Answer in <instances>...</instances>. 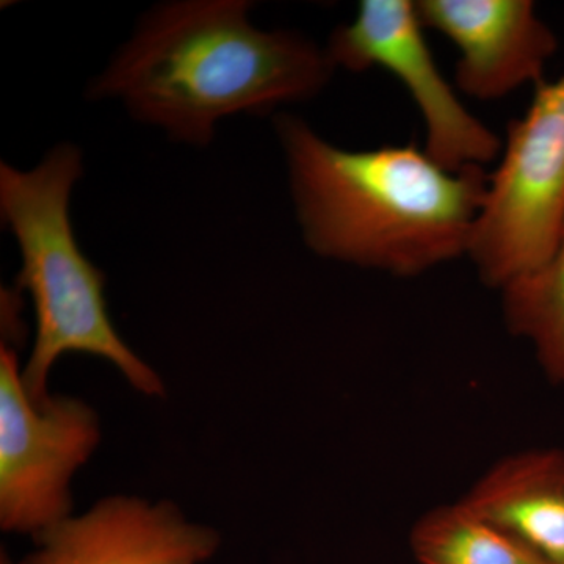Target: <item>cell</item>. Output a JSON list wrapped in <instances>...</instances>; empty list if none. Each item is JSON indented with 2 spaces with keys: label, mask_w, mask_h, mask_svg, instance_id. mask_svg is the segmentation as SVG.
I'll use <instances>...</instances> for the list:
<instances>
[{
  "label": "cell",
  "mask_w": 564,
  "mask_h": 564,
  "mask_svg": "<svg viewBox=\"0 0 564 564\" xmlns=\"http://www.w3.org/2000/svg\"><path fill=\"white\" fill-rule=\"evenodd\" d=\"M247 0H181L155 7L107 68L91 99H113L170 139L209 147L215 126L306 101L332 80L325 47L291 31H261Z\"/></svg>",
  "instance_id": "6da1fadb"
},
{
  "label": "cell",
  "mask_w": 564,
  "mask_h": 564,
  "mask_svg": "<svg viewBox=\"0 0 564 564\" xmlns=\"http://www.w3.org/2000/svg\"><path fill=\"white\" fill-rule=\"evenodd\" d=\"M304 243L321 258L415 276L467 256L489 176L452 173L414 144L348 151L274 117Z\"/></svg>",
  "instance_id": "7a4b0ae2"
},
{
  "label": "cell",
  "mask_w": 564,
  "mask_h": 564,
  "mask_svg": "<svg viewBox=\"0 0 564 564\" xmlns=\"http://www.w3.org/2000/svg\"><path fill=\"white\" fill-rule=\"evenodd\" d=\"M84 174V158L57 144L32 170L0 163V214L17 239L21 269L17 292H28L36 333L22 383L36 404L50 400L47 381L66 352L109 361L135 391L162 397L161 375L137 355L113 326L106 302V274L80 250L70 221V193Z\"/></svg>",
  "instance_id": "3957f363"
},
{
  "label": "cell",
  "mask_w": 564,
  "mask_h": 564,
  "mask_svg": "<svg viewBox=\"0 0 564 564\" xmlns=\"http://www.w3.org/2000/svg\"><path fill=\"white\" fill-rule=\"evenodd\" d=\"M563 236L564 74L536 85L524 117L508 124L467 256L480 280L502 291L544 265Z\"/></svg>",
  "instance_id": "277c9868"
},
{
  "label": "cell",
  "mask_w": 564,
  "mask_h": 564,
  "mask_svg": "<svg viewBox=\"0 0 564 564\" xmlns=\"http://www.w3.org/2000/svg\"><path fill=\"white\" fill-rule=\"evenodd\" d=\"M101 443V422L77 397L36 404L10 339L0 347V527L36 534L73 516L74 475Z\"/></svg>",
  "instance_id": "5b68a950"
},
{
  "label": "cell",
  "mask_w": 564,
  "mask_h": 564,
  "mask_svg": "<svg viewBox=\"0 0 564 564\" xmlns=\"http://www.w3.org/2000/svg\"><path fill=\"white\" fill-rule=\"evenodd\" d=\"M333 65L351 73L381 66L402 80L425 121L423 151L452 173L484 166L503 141L474 117L437 68L410 0H362L355 20L339 25L325 47Z\"/></svg>",
  "instance_id": "8992f818"
},
{
  "label": "cell",
  "mask_w": 564,
  "mask_h": 564,
  "mask_svg": "<svg viewBox=\"0 0 564 564\" xmlns=\"http://www.w3.org/2000/svg\"><path fill=\"white\" fill-rule=\"evenodd\" d=\"M33 543L18 564H204L221 540L172 502L121 494L63 519L33 536Z\"/></svg>",
  "instance_id": "52a82bcc"
},
{
  "label": "cell",
  "mask_w": 564,
  "mask_h": 564,
  "mask_svg": "<svg viewBox=\"0 0 564 564\" xmlns=\"http://www.w3.org/2000/svg\"><path fill=\"white\" fill-rule=\"evenodd\" d=\"M423 28L454 41L462 52L456 87L494 101L525 84L540 85L558 50L552 29L530 0H419Z\"/></svg>",
  "instance_id": "ba28073f"
},
{
  "label": "cell",
  "mask_w": 564,
  "mask_h": 564,
  "mask_svg": "<svg viewBox=\"0 0 564 564\" xmlns=\"http://www.w3.org/2000/svg\"><path fill=\"white\" fill-rule=\"evenodd\" d=\"M462 502L547 564H564V451L538 447L494 463Z\"/></svg>",
  "instance_id": "9c48e42d"
},
{
  "label": "cell",
  "mask_w": 564,
  "mask_h": 564,
  "mask_svg": "<svg viewBox=\"0 0 564 564\" xmlns=\"http://www.w3.org/2000/svg\"><path fill=\"white\" fill-rule=\"evenodd\" d=\"M500 292L508 332L532 345L545 377L564 392V236L544 265Z\"/></svg>",
  "instance_id": "30bf717a"
},
{
  "label": "cell",
  "mask_w": 564,
  "mask_h": 564,
  "mask_svg": "<svg viewBox=\"0 0 564 564\" xmlns=\"http://www.w3.org/2000/svg\"><path fill=\"white\" fill-rule=\"evenodd\" d=\"M419 564H547L458 500L423 513L410 532Z\"/></svg>",
  "instance_id": "8fae6325"
}]
</instances>
